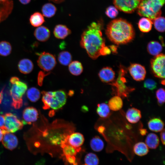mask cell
Segmentation results:
<instances>
[{
	"label": "cell",
	"instance_id": "obj_1",
	"mask_svg": "<svg viewBox=\"0 0 165 165\" xmlns=\"http://www.w3.org/2000/svg\"><path fill=\"white\" fill-rule=\"evenodd\" d=\"M103 22L101 20L93 22L82 32L80 45L85 49L89 56L95 60L101 56V49L105 46V41L103 37L102 30Z\"/></svg>",
	"mask_w": 165,
	"mask_h": 165
},
{
	"label": "cell",
	"instance_id": "obj_2",
	"mask_svg": "<svg viewBox=\"0 0 165 165\" xmlns=\"http://www.w3.org/2000/svg\"><path fill=\"white\" fill-rule=\"evenodd\" d=\"M105 33L112 42L118 45L126 44L131 42L135 35L131 24L121 18L111 21L107 26Z\"/></svg>",
	"mask_w": 165,
	"mask_h": 165
},
{
	"label": "cell",
	"instance_id": "obj_3",
	"mask_svg": "<svg viewBox=\"0 0 165 165\" xmlns=\"http://www.w3.org/2000/svg\"><path fill=\"white\" fill-rule=\"evenodd\" d=\"M165 0H141L137 9L138 13L152 21L161 16V8Z\"/></svg>",
	"mask_w": 165,
	"mask_h": 165
},
{
	"label": "cell",
	"instance_id": "obj_4",
	"mask_svg": "<svg viewBox=\"0 0 165 165\" xmlns=\"http://www.w3.org/2000/svg\"><path fill=\"white\" fill-rule=\"evenodd\" d=\"M10 82L11 84L10 94L12 100V105L16 109H19L22 106V97L27 89V85L16 77H12Z\"/></svg>",
	"mask_w": 165,
	"mask_h": 165
},
{
	"label": "cell",
	"instance_id": "obj_5",
	"mask_svg": "<svg viewBox=\"0 0 165 165\" xmlns=\"http://www.w3.org/2000/svg\"><path fill=\"white\" fill-rule=\"evenodd\" d=\"M126 71L124 69L120 66L118 76L116 80L110 84L115 88L113 90L119 96L126 97L129 94L134 90V88L127 86L125 83L126 80L124 77Z\"/></svg>",
	"mask_w": 165,
	"mask_h": 165
},
{
	"label": "cell",
	"instance_id": "obj_6",
	"mask_svg": "<svg viewBox=\"0 0 165 165\" xmlns=\"http://www.w3.org/2000/svg\"><path fill=\"white\" fill-rule=\"evenodd\" d=\"M165 55L163 53H160L151 59V67L155 77L165 78Z\"/></svg>",
	"mask_w": 165,
	"mask_h": 165
},
{
	"label": "cell",
	"instance_id": "obj_7",
	"mask_svg": "<svg viewBox=\"0 0 165 165\" xmlns=\"http://www.w3.org/2000/svg\"><path fill=\"white\" fill-rule=\"evenodd\" d=\"M4 129L7 131L14 133L22 129L24 125L17 117L11 113H7L4 115Z\"/></svg>",
	"mask_w": 165,
	"mask_h": 165
},
{
	"label": "cell",
	"instance_id": "obj_8",
	"mask_svg": "<svg viewBox=\"0 0 165 165\" xmlns=\"http://www.w3.org/2000/svg\"><path fill=\"white\" fill-rule=\"evenodd\" d=\"M37 62L38 65L42 69L47 72L53 70L56 64L54 56L45 52L39 54Z\"/></svg>",
	"mask_w": 165,
	"mask_h": 165
},
{
	"label": "cell",
	"instance_id": "obj_9",
	"mask_svg": "<svg viewBox=\"0 0 165 165\" xmlns=\"http://www.w3.org/2000/svg\"><path fill=\"white\" fill-rule=\"evenodd\" d=\"M141 0H113L115 6L120 10L131 13L137 9Z\"/></svg>",
	"mask_w": 165,
	"mask_h": 165
},
{
	"label": "cell",
	"instance_id": "obj_10",
	"mask_svg": "<svg viewBox=\"0 0 165 165\" xmlns=\"http://www.w3.org/2000/svg\"><path fill=\"white\" fill-rule=\"evenodd\" d=\"M60 145L62 149L63 156L67 161L72 165H77L75 156L77 153L81 150L77 149L68 144L67 141V137Z\"/></svg>",
	"mask_w": 165,
	"mask_h": 165
},
{
	"label": "cell",
	"instance_id": "obj_11",
	"mask_svg": "<svg viewBox=\"0 0 165 165\" xmlns=\"http://www.w3.org/2000/svg\"><path fill=\"white\" fill-rule=\"evenodd\" d=\"M66 99V94L64 90L53 91L50 100V108L55 110L59 109L65 104Z\"/></svg>",
	"mask_w": 165,
	"mask_h": 165
},
{
	"label": "cell",
	"instance_id": "obj_12",
	"mask_svg": "<svg viewBox=\"0 0 165 165\" xmlns=\"http://www.w3.org/2000/svg\"><path fill=\"white\" fill-rule=\"evenodd\" d=\"M130 73L136 81H141L145 79L146 71L145 67L136 63L131 64L128 68Z\"/></svg>",
	"mask_w": 165,
	"mask_h": 165
},
{
	"label": "cell",
	"instance_id": "obj_13",
	"mask_svg": "<svg viewBox=\"0 0 165 165\" xmlns=\"http://www.w3.org/2000/svg\"><path fill=\"white\" fill-rule=\"evenodd\" d=\"M37 110L33 107H28L25 108L23 112L22 122L24 124H31L36 121L38 118Z\"/></svg>",
	"mask_w": 165,
	"mask_h": 165
},
{
	"label": "cell",
	"instance_id": "obj_14",
	"mask_svg": "<svg viewBox=\"0 0 165 165\" xmlns=\"http://www.w3.org/2000/svg\"><path fill=\"white\" fill-rule=\"evenodd\" d=\"M3 146L6 149L13 150L15 149L18 144L16 137L12 133L6 131L2 140Z\"/></svg>",
	"mask_w": 165,
	"mask_h": 165
},
{
	"label": "cell",
	"instance_id": "obj_15",
	"mask_svg": "<svg viewBox=\"0 0 165 165\" xmlns=\"http://www.w3.org/2000/svg\"><path fill=\"white\" fill-rule=\"evenodd\" d=\"M84 138L83 135L79 132H75L67 137V142L72 146L81 150V146L83 144Z\"/></svg>",
	"mask_w": 165,
	"mask_h": 165
},
{
	"label": "cell",
	"instance_id": "obj_16",
	"mask_svg": "<svg viewBox=\"0 0 165 165\" xmlns=\"http://www.w3.org/2000/svg\"><path fill=\"white\" fill-rule=\"evenodd\" d=\"M13 7L12 1H0V22L5 20L11 13Z\"/></svg>",
	"mask_w": 165,
	"mask_h": 165
},
{
	"label": "cell",
	"instance_id": "obj_17",
	"mask_svg": "<svg viewBox=\"0 0 165 165\" xmlns=\"http://www.w3.org/2000/svg\"><path fill=\"white\" fill-rule=\"evenodd\" d=\"M115 74V72L112 68L105 67L100 70L98 76L101 81L105 83H108L114 80Z\"/></svg>",
	"mask_w": 165,
	"mask_h": 165
},
{
	"label": "cell",
	"instance_id": "obj_18",
	"mask_svg": "<svg viewBox=\"0 0 165 165\" xmlns=\"http://www.w3.org/2000/svg\"><path fill=\"white\" fill-rule=\"evenodd\" d=\"M34 35L38 41L44 42L47 41L50 38V31L49 29L45 26H39L35 30Z\"/></svg>",
	"mask_w": 165,
	"mask_h": 165
},
{
	"label": "cell",
	"instance_id": "obj_19",
	"mask_svg": "<svg viewBox=\"0 0 165 165\" xmlns=\"http://www.w3.org/2000/svg\"><path fill=\"white\" fill-rule=\"evenodd\" d=\"M126 117L129 122L132 123H136L141 117V112L134 108H129L126 112Z\"/></svg>",
	"mask_w": 165,
	"mask_h": 165
},
{
	"label": "cell",
	"instance_id": "obj_20",
	"mask_svg": "<svg viewBox=\"0 0 165 165\" xmlns=\"http://www.w3.org/2000/svg\"><path fill=\"white\" fill-rule=\"evenodd\" d=\"M53 32L55 37L57 38L64 39L70 34L71 31L66 26L58 24L54 28Z\"/></svg>",
	"mask_w": 165,
	"mask_h": 165
},
{
	"label": "cell",
	"instance_id": "obj_21",
	"mask_svg": "<svg viewBox=\"0 0 165 165\" xmlns=\"http://www.w3.org/2000/svg\"><path fill=\"white\" fill-rule=\"evenodd\" d=\"M18 68L19 71L24 74L30 73L33 70V64L32 61L28 59H21L19 62Z\"/></svg>",
	"mask_w": 165,
	"mask_h": 165
},
{
	"label": "cell",
	"instance_id": "obj_22",
	"mask_svg": "<svg viewBox=\"0 0 165 165\" xmlns=\"http://www.w3.org/2000/svg\"><path fill=\"white\" fill-rule=\"evenodd\" d=\"M148 126L150 130L157 132L161 131L163 129L164 123L160 118H153L148 121Z\"/></svg>",
	"mask_w": 165,
	"mask_h": 165
},
{
	"label": "cell",
	"instance_id": "obj_23",
	"mask_svg": "<svg viewBox=\"0 0 165 165\" xmlns=\"http://www.w3.org/2000/svg\"><path fill=\"white\" fill-rule=\"evenodd\" d=\"M133 151L134 154L142 156L146 155L149 152V148L145 143L139 142L135 144L133 147Z\"/></svg>",
	"mask_w": 165,
	"mask_h": 165
},
{
	"label": "cell",
	"instance_id": "obj_24",
	"mask_svg": "<svg viewBox=\"0 0 165 165\" xmlns=\"http://www.w3.org/2000/svg\"><path fill=\"white\" fill-rule=\"evenodd\" d=\"M160 141L158 136L155 134L150 133L146 136L145 143L148 148L155 149L158 146Z\"/></svg>",
	"mask_w": 165,
	"mask_h": 165
},
{
	"label": "cell",
	"instance_id": "obj_25",
	"mask_svg": "<svg viewBox=\"0 0 165 165\" xmlns=\"http://www.w3.org/2000/svg\"><path fill=\"white\" fill-rule=\"evenodd\" d=\"M123 104V101L121 97L118 96H115L109 99L108 105L110 109L116 111L122 108Z\"/></svg>",
	"mask_w": 165,
	"mask_h": 165
},
{
	"label": "cell",
	"instance_id": "obj_26",
	"mask_svg": "<svg viewBox=\"0 0 165 165\" xmlns=\"http://www.w3.org/2000/svg\"><path fill=\"white\" fill-rule=\"evenodd\" d=\"M147 50L148 53L151 55L156 56L162 51V47L158 42L152 41L147 45Z\"/></svg>",
	"mask_w": 165,
	"mask_h": 165
},
{
	"label": "cell",
	"instance_id": "obj_27",
	"mask_svg": "<svg viewBox=\"0 0 165 165\" xmlns=\"http://www.w3.org/2000/svg\"><path fill=\"white\" fill-rule=\"evenodd\" d=\"M96 111L98 115L103 118L108 117L111 114L108 105L105 103H99L97 105Z\"/></svg>",
	"mask_w": 165,
	"mask_h": 165
},
{
	"label": "cell",
	"instance_id": "obj_28",
	"mask_svg": "<svg viewBox=\"0 0 165 165\" xmlns=\"http://www.w3.org/2000/svg\"><path fill=\"white\" fill-rule=\"evenodd\" d=\"M68 69L72 75L78 76L82 72L83 68L82 64L78 61H74L68 65Z\"/></svg>",
	"mask_w": 165,
	"mask_h": 165
},
{
	"label": "cell",
	"instance_id": "obj_29",
	"mask_svg": "<svg viewBox=\"0 0 165 165\" xmlns=\"http://www.w3.org/2000/svg\"><path fill=\"white\" fill-rule=\"evenodd\" d=\"M152 21L146 17H142L139 20L138 27L140 30L143 32H148L151 29Z\"/></svg>",
	"mask_w": 165,
	"mask_h": 165
},
{
	"label": "cell",
	"instance_id": "obj_30",
	"mask_svg": "<svg viewBox=\"0 0 165 165\" xmlns=\"http://www.w3.org/2000/svg\"><path fill=\"white\" fill-rule=\"evenodd\" d=\"M57 10L56 7L54 5L49 3H46L43 6L42 12L44 16L50 18L54 15Z\"/></svg>",
	"mask_w": 165,
	"mask_h": 165
},
{
	"label": "cell",
	"instance_id": "obj_31",
	"mask_svg": "<svg viewBox=\"0 0 165 165\" xmlns=\"http://www.w3.org/2000/svg\"><path fill=\"white\" fill-rule=\"evenodd\" d=\"M90 145L91 149L96 152L101 151L103 149L104 146L103 141L97 136L94 137L91 139Z\"/></svg>",
	"mask_w": 165,
	"mask_h": 165
},
{
	"label": "cell",
	"instance_id": "obj_32",
	"mask_svg": "<svg viewBox=\"0 0 165 165\" xmlns=\"http://www.w3.org/2000/svg\"><path fill=\"white\" fill-rule=\"evenodd\" d=\"M31 24L34 27L40 26L45 22L43 15L39 12H35L32 14L30 18Z\"/></svg>",
	"mask_w": 165,
	"mask_h": 165
},
{
	"label": "cell",
	"instance_id": "obj_33",
	"mask_svg": "<svg viewBox=\"0 0 165 165\" xmlns=\"http://www.w3.org/2000/svg\"><path fill=\"white\" fill-rule=\"evenodd\" d=\"M58 59L61 64L67 66L71 62L72 56L69 52L63 51L59 53L58 55Z\"/></svg>",
	"mask_w": 165,
	"mask_h": 165
},
{
	"label": "cell",
	"instance_id": "obj_34",
	"mask_svg": "<svg viewBox=\"0 0 165 165\" xmlns=\"http://www.w3.org/2000/svg\"><path fill=\"white\" fill-rule=\"evenodd\" d=\"M26 94L29 100L33 102L38 100L41 95L39 90L34 87L28 89L27 91Z\"/></svg>",
	"mask_w": 165,
	"mask_h": 165
},
{
	"label": "cell",
	"instance_id": "obj_35",
	"mask_svg": "<svg viewBox=\"0 0 165 165\" xmlns=\"http://www.w3.org/2000/svg\"><path fill=\"white\" fill-rule=\"evenodd\" d=\"M10 44L6 41L0 42V55L7 56L9 55L12 51Z\"/></svg>",
	"mask_w": 165,
	"mask_h": 165
},
{
	"label": "cell",
	"instance_id": "obj_36",
	"mask_svg": "<svg viewBox=\"0 0 165 165\" xmlns=\"http://www.w3.org/2000/svg\"><path fill=\"white\" fill-rule=\"evenodd\" d=\"M154 26L158 31L163 32L165 31V18L160 16L154 19L152 21Z\"/></svg>",
	"mask_w": 165,
	"mask_h": 165
},
{
	"label": "cell",
	"instance_id": "obj_37",
	"mask_svg": "<svg viewBox=\"0 0 165 165\" xmlns=\"http://www.w3.org/2000/svg\"><path fill=\"white\" fill-rule=\"evenodd\" d=\"M86 165H98L99 160L97 155L93 153H88L85 158Z\"/></svg>",
	"mask_w": 165,
	"mask_h": 165
},
{
	"label": "cell",
	"instance_id": "obj_38",
	"mask_svg": "<svg viewBox=\"0 0 165 165\" xmlns=\"http://www.w3.org/2000/svg\"><path fill=\"white\" fill-rule=\"evenodd\" d=\"M156 97L158 105L161 106L165 102V92L163 88L158 89L156 92Z\"/></svg>",
	"mask_w": 165,
	"mask_h": 165
},
{
	"label": "cell",
	"instance_id": "obj_39",
	"mask_svg": "<svg viewBox=\"0 0 165 165\" xmlns=\"http://www.w3.org/2000/svg\"><path fill=\"white\" fill-rule=\"evenodd\" d=\"M105 13L108 17L113 18L117 16L118 12L116 7L110 6L106 9Z\"/></svg>",
	"mask_w": 165,
	"mask_h": 165
},
{
	"label": "cell",
	"instance_id": "obj_40",
	"mask_svg": "<svg viewBox=\"0 0 165 165\" xmlns=\"http://www.w3.org/2000/svg\"><path fill=\"white\" fill-rule=\"evenodd\" d=\"M143 86L145 88L153 90L156 88L157 83L152 79H147L144 82Z\"/></svg>",
	"mask_w": 165,
	"mask_h": 165
},
{
	"label": "cell",
	"instance_id": "obj_41",
	"mask_svg": "<svg viewBox=\"0 0 165 165\" xmlns=\"http://www.w3.org/2000/svg\"><path fill=\"white\" fill-rule=\"evenodd\" d=\"M50 73V72L45 73L44 72L42 71L39 72L38 76V83L39 86H41L42 85L44 77Z\"/></svg>",
	"mask_w": 165,
	"mask_h": 165
},
{
	"label": "cell",
	"instance_id": "obj_42",
	"mask_svg": "<svg viewBox=\"0 0 165 165\" xmlns=\"http://www.w3.org/2000/svg\"><path fill=\"white\" fill-rule=\"evenodd\" d=\"M100 53V55L105 56L110 54L111 51L108 47L105 46L101 49Z\"/></svg>",
	"mask_w": 165,
	"mask_h": 165
},
{
	"label": "cell",
	"instance_id": "obj_43",
	"mask_svg": "<svg viewBox=\"0 0 165 165\" xmlns=\"http://www.w3.org/2000/svg\"><path fill=\"white\" fill-rule=\"evenodd\" d=\"M4 115L0 114V128L3 130H5L4 129Z\"/></svg>",
	"mask_w": 165,
	"mask_h": 165
},
{
	"label": "cell",
	"instance_id": "obj_44",
	"mask_svg": "<svg viewBox=\"0 0 165 165\" xmlns=\"http://www.w3.org/2000/svg\"><path fill=\"white\" fill-rule=\"evenodd\" d=\"M165 129H163L162 131H161L160 134V139L162 144L165 145Z\"/></svg>",
	"mask_w": 165,
	"mask_h": 165
},
{
	"label": "cell",
	"instance_id": "obj_45",
	"mask_svg": "<svg viewBox=\"0 0 165 165\" xmlns=\"http://www.w3.org/2000/svg\"><path fill=\"white\" fill-rule=\"evenodd\" d=\"M110 49L111 51L113 53H117V46L114 45H112L108 46Z\"/></svg>",
	"mask_w": 165,
	"mask_h": 165
},
{
	"label": "cell",
	"instance_id": "obj_46",
	"mask_svg": "<svg viewBox=\"0 0 165 165\" xmlns=\"http://www.w3.org/2000/svg\"><path fill=\"white\" fill-rule=\"evenodd\" d=\"M139 132L140 134L142 136L145 135L147 133V130L144 128H141L139 129Z\"/></svg>",
	"mask_w": 165,
	"mask_h": 165
},
{
	"label": "cell",
	"instance_id": "obj_47",
	"mask_svg": "<svg viewBox=\"0 0 165 165\" xmlns=\"http://www.w3.org/2000/svg\"><path fill=\"white\" fill-rule=\"evenodd\" d=\"M5 131L6 130H3L0 128V141H2V139L4 133Z\"/></svg>",
	"mask_w": 165,
	"mask_h": 165
},
{
	"label": "cell",
	"instance_id": "obj_48",
	"mask_svg": "<svg viewBox=\"0 0 165 165\" xmlns=\"http://www.w3.org/2000/svg\"><path fill=\"white\" fill-rule=\"evenodd\" d=\"M31 0H19L20 2L23 4H27L30 2Z\"/></svg>",
	"mask_w": 165,
	"mask_h": 165
},
{
	"label": "cell",
	"instance_id": "obj_49",
	"mask_svg": "<svg viewBox=\"0 0 165 165\" xmlns=\"http://www.w3.org/2000/svg\"><path fill=\"white\" fill-rule=\"evenodd\" d=\"M57 3H59L63 2L64 0H49Z\"/></svg>",
	"mask_w": 165,
	"mask_h": 165
},
{
	"label": "cell",
	"instance_id": "obj_50",
	"mask_svg": "<svg viewBox=\"0 0 165 165\" xmlns=\"http://www.w3.org/2000/svg\"><path fill=\"white\" fill-rule=\"evenodd\" d=\"M3 90H2L0 92V104L1 103V102L2 101L3 97Z\"/></svg>",
	"mask_w": 165,
	"mask_h": 165
},
{
	"label": "cell",
	"instance_id": "obj_51",
	"mask_svg": "<svg viewBox=\"0 0 165 165\" xmlns=\"http://www.w3.org/2000/svg\"><path fill=\"white\" fill-rule=\"evenodd\" d=\"M82 111L84 112H86L88 110V108L86 106H83L82 108Z\"/></svg>",
	"mask_w": 165,
	"mask_h": 165
},
{
	"label": "cell",
	"instance_id": "obj_52",
	"mask_svg": "<svg viewBox=\"0 0 165 165\" xmlns=\"http://www.w3.org/2000/svg\"><path fill=\"white\" fill-rule=\"evenodd\" d=\"M74 91L73 90H70L68 93L69 95L70 96L74 94Z\"/></svg>",
	"mask_w": 165,
	"mask_h": 165
},
{
	"label": "cell",
	"instance_id": "obj_53",
	"mask_svg": "<svg viewBox=\"0 0 165 165\" xmlns=\"http://www.w3.org/2000/svg\"><path fill=\"white\" fill-rule=\"evenodd\" d=\"M161 83L163 85H165V80L164 79L163 80H162L161 82Z\"/></svg>",
	"mask_w": 165,
	"mask_h": 165
},
{
	"label": "cell",
	"instance_id": "obj_54",
	"mask_svg": "<svg viewBox=\"0 0 165 165\" xmlns=\"http://www.w3.org/2000/svg\"><path fill=\"white\" fill-rule=\"evenodd\" d=\"M6 0H0V1H6Z\"/></svg>",
	"mask_w": 165,
	"mask_h": 165
},
{
	"label": "cell",
	"instance_id": "obj_55",
	"mask_svg": "<svg viewBox=\"0 0 165 165\" xmlns=\"http://www.w3.org/2000/svg\"><path fill=\"white\" fill-rule=\"evenodd\" d=\"M83 165H86V164Z\"/></svg>",
	"mask_w": 165,
	"mask_h": 165
},
{
	"label": "cell",
	"instance_id": "obj_56",
	"mask_svg": "<svg viewBox=\"0 0 165 165\" xmlns=\"http://www.w3.org/2000/svg\"></svg>",
	"mask_w": 165,
	"mask_h": 165
}]
</instances>
